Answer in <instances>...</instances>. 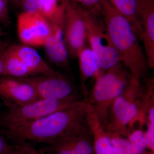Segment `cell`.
Here are the masks:
<instances>
[{"mask_svg": "<svg viewBox=\"0 0 154 154\" xmlns=\"http://www.w3.org/2000/svg\"><path fill=\"white\" fill-rule=\"evenodd\" d=\"M64 16V11L62 5L60 11L47 20L50 32L44 47L51 62L59 67L66 69L69 66V57L65 44Z\"/></svg>", "mask_w": 154, "mask_h": 154, "instance_id": "10", "label": "cell"}, {"mask_svg": "<svg viewBox=\"0 0 154 154\" xmlns=\"http://www.w3.org/2000/svg\"><path fill=\"white\" fill-rule=\"evenodd\" d=\"M42 152H43V154H50L46 151L43 150H42Z\"/></svg>", "mask_w": 154, "mask_h": 154, "instance_id": "29", "label": "cell"}, {"mask_svg": "<svg viewBox=\"0 0 154 154\" xmlns=\"http://www.w3.org/2000/svg\"><path fill=\"white\" fill-rule=\"evenodd\" d=\"M64 11V41L69 57L75 59L87 42L85 9L73 0H59Z\"/></svg>", "mask_w": 154, "mask_h": 154, "instance_id": "7", "label": "cell"}, {"mask_svg": "<svg viewBox=\"0 0 154 154\" xmlns=\"http://www.w3.org/2000/svg\"><path fill=\"white\" fill-rule=\"evenodd\" d=\"M20 79L30 84L41 99L63 100L79 98L71 81L56 70Z\"/></svg>", "mask_w": 154, "mask_h": 154, "instance_id": "8", "label": "cell"}, {"mask_svg": "<svg viewBox=\"0 0 154 154\" xmlns=\"http://www.w3.org/2000/svg\"><path fill=\"white\" fill-rule=\"evenodd\" d=\"M109 135L116 154H134L132 148L127 138L118 135Z\"/></svg>", "mask_w": 154, "mask_h": 154, "instance_id": "21", "label": "cell"}, {"mask_svg": "<svg viewBox=\"0 0 154 154\" xmlns=\"http://www.w3.org/2000/svg\"><path fill=\"white\" fill-rule=\"evenodd\" d=\"M131 75L121 62L97 77L89 99L86 100L105 126L111 105L126 88Z\"/></svg>", "mask_w": 154, "mask_h": 154, "instance_id": "4", "label": "cell"}, {"mask_svg": "<svg viewBox=\"0 0 154 154\" xmlns=\"http://www.w3.org/2000/svg\"><path fill=\"white\" fill-rule=\"evenodd\" d=\"M130 22L140 38L141 33L140 26L136 14V0H107Z\"/></svg>", "mask_w": 154, "mask_h": 154, "instance_id": "18", "label": "cell"}, {"mask_svg": "<svg viewBox=\"0 0 154 154\" xmlns=\"http://www.w3.org/2000/svg\"><path fill=\"white\" fill-rule=\"evenodd\" d=\"M4 18H3L1 14H0V21H2V20H4Z\"/></svg>", "mask_w": 154, "mask_h": 154, "instance_id": "31", "label": "cell"}, {"mask_svg": "<svg viewBox=\"0 0 154 154\" xmlns=\"http://www.w3.org/2000/svg\"><path fill=\"white\" fill-rule=\"evenodd\" d=\"M2 29L0 28V38H1V36H2Z\"/></svg>", "mask_w": 154, "mask_h": 154, "instance_id": "30", "label": "cell"}, {"mask_svg": "<svg viewBox=\"0 0 154 154\" xmlns=\"http://www.w3.org/2000/svg\"><path fill=\"white\" fill-rule=\"evenodd\" d=\"M137 128H131L127 135L134 154H142L147 148V143L143 129V126L140 125Z\"/></svg>", "mask_w": 154, "mask_h": 154, "instance_id": "19", "label": "cell"}, {"mask_svg": "<svg viewBox=\"0 0 154 154\" xmlns=\"http://www.w3.org/2000/svg\"><path fill=\"white\" fill-rule=\"evenodd\" d=\"M79 60L80 76L82 80L83 91L87 94L85 83L90 78L96 79L100 75L99 61L95 53L91 49L88 41L79 53L77 57Z\"/></svg>", "mask_w": 154, "mask_h": 154, "instance_id": "16", "label": "cell"}, {"mask_svg": "<svg viewBox=\"0 0 154 154\" xmlns=\"http://www.w3.org/2000/svg\"><path fill=\"white\" fill-rule=\"evenodd\" d=\"M18 36L23 44L44 46L50 32L49 23L40 15L23 11L17 18Z\"/></svg>", "mask_w": 154, "mask_h": 154, "instance_id": "11", "label": "cell"}, {"mask_svg": "<svg viewBox=\"0 0 154 154\" xmlns=\"http://www.w3.org/2000/svg\"><path fill=\"white\" fill-rule=\"evenodd\" d=\"M87 121L93 136L95 154H116L110 136L90 105L87 114Z\"/></svg>", "mask_w": 154, "mask_h": 154, "instance_id": "15", "label": "cell"}, {"mask_svg": "<svg viewBox=\"0 0 154 154\" xmlns=\"http://www.w3.org/2000/svg\"><path fill=\"white\" fill-rule=\"evenodd\" d=\"M0 98L7 107L29 104L38 99L35 89L20 78L0 76Z\"/></svg>", "mask_w": 154, "mask_h": 154, "instance_id": "12", "label": "cell"}, {"mask_svg": "<svg viewBox=\"0 0 154 154\" xmlns=\"http://www.w3.org/2000/svg\"><path fill=\"white\" fill-rule=\"evenodd\" d=\"M136 14L141 31L149 68H154V0H136Z\"/></svg>", "mask_w": 154, "mask_h": 154, "instance_id": "13", "label": "cell"}, {"mask_svg": "<svg viewBox=\"0 0 154 154\" xmlns=\"http://www.w3.org/2000/svg\"><path fill=\"white\" fill-rule=\"evenodd\" d=\"M84 15L87 41L98 58L101 75L121 60L102 17L85 10Z\"/></svg>", "mask_w": 154, "mask_h": 154, "instance_id": "5", "label": "cell"}, {"mask_svg": "<svg viewBox=\"0 0 154 154\" xmlns=\"http://www.w3.org/2000/svg\"><path fill=\"white\" fill-rule=\"evenodd\" d=\"M82 101L79 98L63 100L40 99L26 105L9 106L1 116L0 124L4 130L8 129L34 121Z\"/></svg>", "mask_w": 154, "mask_h": 154, "instance_id": "6", "label": "cell"}, {"mask_svg": "<svg viewBox=\"0 0 154 154\" xmlns=\"http://www.w3.org/2000/svg\"><path fill=\"white\" fill-rule=\"evenodd\" d=\"M86 11H91L101 17V0H73Z\"/></svg>", "mask_w": 154, "mask_h": 154, "instance_id": "23", "label": "cell"}, {"mask_svg": "<svg viewBox=\"0 0 154 154\" xmlns=\"http://www.w3.org/2000/svg\"><path fill=\"white\" fill-rule=\"evenodd\" d=\"M11 145L9 144L5 139L0 134V154H6Z\"/></svg>", "mask_w": 154, "mask_h": 154, "instance_id": "25", "label": "cell"}, {"mask_svg": "<svg viewBox=\"0 0 154 154\" xmlns=\"http://www.w3.org/2000/svg\"><path fill=\"white\" fill-rule=\"evenodd\" d=\"M89 104L86 100L38 119L4 130L14 141L49 144L60 135L87 120Z\"/></svg>", "mask_w": 154, "mask_h": 154, "instance_id": "1", "label": "cell"}, {"mask_svg": "<svg viewBox=\"0 0 154 154\" xmlns=\"http://www.w3.org/2000/svg\"><path fill=\"white\" fill-rule=\"evenodd\" d=\"M13 1L15 4H20L21 2H22V0H13Z\"/></svg>", "mask_w": 154, "mask_h": 154, "instance_id": "28", "label": "cell"}, {"mask_svg": "<svg viewBox=\"0 0 154 154\" xmlns=\"http://www.w3.org/2000/svg\"><path fill=\"white\" fill-rule=\"evenodd\" d=\"M6 154H43L42 150L36 149L30 143L19 142L14 143Z\"/></svg>", "mask_w": 154, "mask_h": 154, "instance_id": "22", "label": "cell"}, {"mask_svg": "<svg viewBox=\"0 0 154 154\" xmlns=\"http://www.w3.org/2000/svg\"><path fill=\"white\" fill-rule=\"evenodd\" d=\"M8 0H0V14L4 19L8 14Z\"/></svg>", "mask_w": 154, "mask_h": 154, "instance_id": "26", "label": "cell"}, {"mask_svg": "<svg viewBox=\"0 0 154 154\" xmlns=\"http://www.w3.org/2000/svg\"><path fill=\"white\" fill-rule=\"evenodd\" d=\"M101 3V17L121 62L131 75L141 79L149 67L130 22L107 0Z\"/></svg>", "mask_w": 154, "mask_h": 154, "instance_id": "2", "label": "cell"}, {"mask_svg": "<svg viewBox=\"0 0 154 154\" xmlns=\"http://www.w3.org/2000/svg\"><path fill=\"white\" fill-rule=\"evenodd\" d=\"M2 59L4 69L2 76L17 78L32 76L30 72L9 47L3 51Z\"/></svg>", "mask_w": 154, "mask_h": 154, "instance_id": "17", "label": "cell"}, {"mask_svg": "<svg viewBox=\"0 0 154 154\" xmlns=\"http://www.w3.org/2000/svg\"><path fill=\"white\" fill-rule=\"evenodd\" d=\"M38 14L48 20L62 7L59 0H38Z\"/></svg>", "mask_w": 154, "mask_h": 154, "instance_id": "20", "label": "cell"}, {"mask_svg": "<svg viewBox=\"0 0 154 154\" xmlns=\"http://www.w3.org/2000/svg\"><path fill=\"white\" fill-rule=\"evenodd\" d=\"M50 154H94L93 138L87 120L67 131L48 144Z\"/></svg>", "mask_w": 154, "mask_h": 154, "instance_id": "9", "label": "cell"}, {"mask_svg": "<svg viewBox=\"0 0 154 154\" xmlns=\"http://www.w3.org/2000/svg\"><path fill=\"white\" fill-rule=\"evenodd\" d=\"M8 47L30 72L32 76L55 71V70L50 66L31 46L24 44H15Z\"/></svg>", "mask_w": 154, "mask_h": 154, "instance_id": "14", "label": "cell"}, {"mask_svg": "<svg viewBox=\"0 0 154 154\" xmlns=\"http://www.w3.org/2000/svg\"><path fill=\"white\" fill-rule=\"evenodd\" d=\"M131 76L126 88L110 107L104 128L109 134L125 137L136 123L144 125L142 116L144 85Z\"/></svg>", "mask_w": 154, "mask_h": 154, "instance_id": "3", "label": "cell"}, {"mask_svg": "<svg viewBox=\"0 0 154 154\" xmlns=\"http://www.w3.org/2000/svg\"><path fill=\"white\" fill-rule=\"evenodd\" d=\"M146 128L144 133L145 137L147 143V148L151 151H154V125H152L147 122L145 123Z\"/></svg>", "mask_w": 154, "mask_h": 154, "instance_id": "24", "label": "cell"}, {"mask_svg": "<svg viewBox=\"0 0 154 154\" xmlns=\"http://www.w3.org/2000/svg\"><path fill=\"white\" fill-rule=\"evenodd\" d=\"M7 47L6 43L0 40V76H2L4 70V65L2 59V54Z\"/></svg>", "mask_w": 154, "mask_h": 154, "instance_id": "27", "label": "cell"}]
</instances>
